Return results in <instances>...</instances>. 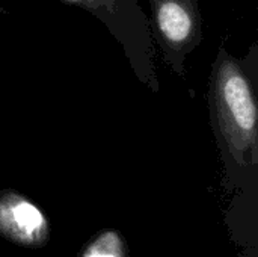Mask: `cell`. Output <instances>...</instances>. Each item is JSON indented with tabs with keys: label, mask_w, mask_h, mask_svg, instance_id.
Instances as JSON below:
<instances>
[{
	"label": "cell",
	"mask_w": 258,
	"mask_h": 257,
	"mask_svg": "<svg viewBox=\"0 0 258 257\" xmlns=\"http://www.w3.org/2000/svg\"><path fill=\"white\" fill-rule=\"evenodd\" d=\"M209 117L228 177L243 182L258 168V44L243 58L221 45L209 82Z\"/></svg>",
	"instance_id": "1"
},
{
	"label": "cell",
	"mask_w": 258,
	"mask_h": 257,
	"mask_svg": "<svg viewBox=\"0 0 258 257\" xmlns=\"http://www.w3.org/2000/svg\"><path fill=\"white\" fill-rule=\"evenodd\" d=\"M148 5L153 41L163 64L186 79L187 58L204 38L200 0H148Z\"/></svg>",
	"instance_id": "3"
},
{
	"label": "cell",
	"mask_w": 258,
	"mask_h": 257,
	"mask_svg": "<svg viewBox=\"0 0 258 257\" xmlns=\"http://www.w3.org/2000/svg\"><path fill=\"white\" fill-rule=\"evenodd\" d=\"M80 257H127V244L118 230H103L83 248Z\"/></svg>",
	"instance_id": "5"
},
{
	"label": "cell",
	"mask_w": 258,
	"mask_h": 257,
	"mask_svg": "<svg viewBox=\"0 0 258 257\" xmlns=\"http://www.w3.org/2000/svg\"><path fill=\"white\" fill-rule=\"evenodd\" d=\"M0 236L12 244L41 248L50 239V226L44 212L27 197L14 191H0Z\"/></svg>",
	"instance_id": "4"
},
{
	"label": "cell",
	"mask_w": 258,
	"mask_h": 257,
	"mask_svg": "<svg viewBox=\"0 0 258 257\" xmlns=\"http://www.w3.org/2000/svg\"><path fill=\"white\" fill-rule=\"evenodd\" d=\"M76 6L101 21L121 44L125 58L138 77L153 94L160 91L156 73V45L150 20L138 0H59Z\"/></svg>",
	"instance_id": "2"
},
{
	"label": "cell",
	"mask_w": 258,
	"mask_h": 257,
	"mask_svg": "<svg viewBox=\"0 0 258 257\" xmlns=\"http://www.w3.org/2000/svg\"><path fill=\"white\" fill-rule=\"evenodd\" d=\"M5 14H6V9H5L3 6H0V18H2V17L5 15Z\"/></svg>",
	"instance_id": "6"
}]
</instances>
